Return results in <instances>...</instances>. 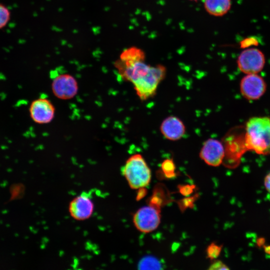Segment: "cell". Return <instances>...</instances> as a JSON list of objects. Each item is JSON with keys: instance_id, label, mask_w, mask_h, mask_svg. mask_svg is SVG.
I'll return each instance as SVG.
<instances>
[{"instance_id": "cell-1", "label": "cell", "mask_w": 270, "mask_h": 270, "mask_svg": "<svg viewBox=\"0 0 270 270\" xmlns=\"http://www.w3.org/2000/svg\"><path fill=\"white\" fill-rule=\"evenodd\" d=\"M244 137L248 150L258 154H270V117L250 118L244 127Z\"/></svg>"}, {"instance_id": "cell-2", "label": "cell", "mask_w": 270, "mask_h": 270, "mask_svg": "<svg viewBox=\"0 0 270 270\" xmlns=\"http://www.w3.org/2000/svg\"><path fill=\"white\" fill-rule=\"evenodd\" d=\"M122 175L132 189L144 188L150 182V169L140 154L130 156L122 166Z\"/></svg>"}, {"instance_id": "cell-3", "label": "cell", "mask_w": 270, "mask_h": 270, "mask_svg": "<svg viewBox=\"0 0 270 270\" xmlns=\"http://www.w3.org/2000/svg\"><path fill=\"white\" fill-rule=\"evenodd\" d=\"M166 67L161 64L152 66L148 74L132 84L136 92L142 100H146L156 94L158 86L165 78Z\"/></svg>"}, {"instance_id": "cell-4", "label": "cell", "mask_w": 270, "mask_h": 270, "mask_svg": "<svg viewBox=\"0 0 270 270\" xmlns=\"http://www.w3.org/2000/svg\"><path fill=\"white\" fill-rule=\"evenodd\" d=\"M222 142L224 148V157L222 164L228 168H235L238 166L242 155L248 150L243 134H236L235 130H230L222 138Z\"/></svg>"}, {"instance_id": "cell-5", "label": "cell", "mask_w": 270, "mask_h": 270, "mask_svg": "<svg viewBox=\"0 0 270 270\" xmlns=\"http://www.w3.org/2000/svg\"><path fill=\"white\" fill-rule=\"evenodd\" d=\"M160 218V206L150 203L149 205L142 207L134 213L133 222L139 231L148 233L157 228Z\"/></svg>"}, {"instance_id": "cell-6", "label": "cell", "mask_w": 270, "mask_h": 270, "mask_svg": "<svg viewBox=\"0 0 270 270\" xmlns=\"http://www.w3.org/2000/svg\"><path fill=\"white\" fill-rule=\"evenodd\" d=\"M236 63L238 69L246 74H258L264 66L266 58L260 50L254 48H248L240 53Z\"/></svg>"}, {"instance_id": "cell-7", "label": "cell", "mask_w": 270, "mask_h": 270, "mask_svg": "<svg viewBox=\"0 0 270 270\" xmlns=\"http://www.w3.org/2000/svg\"><path fill=\"white\" fill-rule=\"evenodd\" d=\"M51 88L54 95L58 98L68 100L77 94L78 84L72 75L68 73H56L52 78Z\"/></svg>"}, {"instance_id": "cell-8", "label": "cell", "mask_w": 270, "mask_h": 270, "mask_svg": "<svg viewBox=\"0 0 270 270\" xmlns=\"http://www.w3.org/2000/svg\"><path fill=\"white\" fill-rule=\"evenodd\" d=\"M240 90L241 94L248 100H257L265 93L266 84L258 74H246L240 80Z\"/></svg>"}, {"instance_id": "cell-9", "label": "cell", "mask_w": 270, "mask_h": 270, "mask_svg": "<svg viewBox=\"0 0 270 270\" xmlns=\"http://www.w3.org/2000/svg\"><path fill=\"white\" fill-rule=\"evenodd\" d=\"M224 154L222 142L212 138L203 143L199 153L200 158L206 164L212 166H218L222 164Z\"/></svg>"}, {"instance_id": "cell-10", "label": "cell", "mask_w": 270, "mask_h": 270, "mask_svg": "<svg viewBox=\"0 0 270 270\" xmlns=\"http://www.w3.org/2000/svg\"><path fill=\"white\" fill-rule=\"evenodd\" d=\"M32 120L38 124L50 122L54 118L55 108L46 98H40L33 100L29 108Z\"/></svg>"}, {"instance_id": "cell-11", "label": "cell", "mask_w": 270, "mask_h": 270, "mask_svg": "<svg viewBox=\"0 0 270 270\" xmlns=\"http://www.w3.org/2000/svg\"><path fill=\"white\" fill-rule=\"evenodd\" d=\"M68 210L75 220H83L90 218L94 210V204L90 194L84 192L74 198L70 203Z\"/></svg>"}, {"instance_id": "cell-12", "label": "cell", "mask_w": 270, "mask_h": 270, "mask_svg": "<svg viewBox=\"0 0 270 270\" xmlns=\"http://www.w3.org/2000/svg\"><path fill=\"white\" fill-rule=\"evenodd\" d=\"M160 131L166 138L176 141L184 136L186 128L184 123L180 118L170 116L162 120L160 126Z\"/></svg>"}, {"instance_id": "cell-13", "label": "cell", "mask_w": 270, "mask_h": 270, "mask_svg": "<svg viewBox=\"0 0 270 270\" xmlns=\"http://www.w3.org/2000/svg\"><path fill=\"white\" fill-rule=\"evenodd\" d=\"M206 11L214 16H222L227 14L232 6L231 0H204Z\"/></svg>"}, {"instance_id": "cell-14", "label": "cell", "mask_w": 270, "mask_h": 270, "mask_svg": "<svg viewBox=\"0 0 270 270\" xmlns=\"http://www.w3.org/2000/svg\"><path fill=\"white\" fill-rule=\"evenodd\" d=\"M138 266L141 269H160L161 264L156 258L146 256L141 260Z\"/></svg>"}, {"instance_id": "cell-15", "label": "cell", "mask_w": 270, "mask_h": 270, "mask_svg": "<svg viewBox=\"0 0 270 270\" xmlns=\"http://www.w3.org/2000/svg\"><path fill=\"white\" fill-rule=\"evenodd\" d=\"M161 169L167 178L174 177L176 174V166L172 160L166 159L164 160L161 165Z\"/></svg>"}, {"instance_id": "cell-16", "label": "cell", "mask_w": 270, "mask_h": 270, "mask_svg": "<svg viewBox=\"0 0 270 270\" xmlns=\"http://www.w3.org/2000/svg\"><path fill=\"white\" fill-rule=\"evenodd\" d=\"M222 248V245H218L215 242L211 243L206 248L207 258L211 260L216 259L220 254Z\"/></svg>"}, {"instance_id": "cell-17", "label": "cell", "mask_w": 270, "mask_h": 270, "mask_svg": "<svg viewBox=\"0 0 270 270\" xmlns=\"http://www.w3.org/2000/svg\"><path fill=\"white\" fill-rule=\"evenodd\" d=\"M10 14L8 9L0 4V29L4 27L10 20Z\"/></svg>"}, {"instance_id": "cell-18", "label": "cell", "mask_w": 270, "mask_h": 270, "mask_svg": "<svg viewBox=\"0 0 270 270\" xmlns=\"http://www.w3.org/2000/svg\"><path fill=\"white\" fill-rule=\"evenodd\" d=\"M230 268L221 260L216 259L214 260L208 268L210 270H228Z\"/></svg>"}, {"instance_id": "cell-19", "label": "cell", "mask_w": 270, "mask_h": 270, "mask_svg": "<svg viewBox=\"0 0 270 270\" xmlns=\"http://www.w3.org/2000/svg\"><path fill=\"white\" fill-rule=\"evenodd\" d=\"M264 186L266 190L270 194V172L264 179Z\"/></svg>"}, {"instance_id": "cell-20", "label": "cell", "mask_w": 270, "mask_h": 270, "mask_svg": "<svg viewBox=\"0 0 270 270\" xmlns=\"http://www.w3.org/2000/svg\"><path fill=\"white\" fill-rule=\"evenodd\" d=\"M266 240L264 238H259L256 240V244L258 247L263 246L264 245Z\"/></svg>"}, {"instance_id": "cell-21", "label": "cell", "mask_w": 270, "mask_h": 270, "mask_svg": "<svg viewBox=\"0 0 270 270\" xmlns=\"http://www.w3.org/2000/svg\"><path fill=\"white\" fill-rule=\"evenodd\" d=\"M263 248H264V252L266 254H270V245L269 246L264 245L263 246Z\"/></svg>"}, {"instance_id": "cell-22", "label": "cell", "mask_w": 270, "mask_h": 270, "mask_svg": "<svg viewBox=\"0 0 270 270\" xmlns=\"http://www.w3.org/2000/svg\"><path fill=\"white\" fill-rule=\"evenodd\" d=\"M192 0V1H198V0Z\"/></svg>"}]
</instances>
